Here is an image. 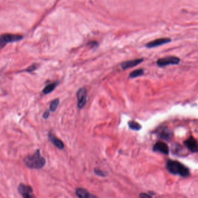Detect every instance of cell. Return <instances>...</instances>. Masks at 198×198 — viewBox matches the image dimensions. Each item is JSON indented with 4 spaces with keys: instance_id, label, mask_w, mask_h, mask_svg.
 Listing matches in <instances>:
<instances>
[{
    "instance_id": "6da1fadb",
    "label": "cell",
    "mask_w": 198,
    "mask_h": 198,
    "mask_svg": "<svg viewBox=\"0 0 198 198\" xmlns=\"http://www.w3.org/2000/svg\"><path fill=\"white\" fill-rule=\"evenodd\" d=\"M23 162L27 167L36 170L41 169L46 163V160L41 156L39 149L36 150L33 155L27 156L23 159Z\"/></svg>"
},
{
    "instance_id": "7a4b0ae2",
    "label": "cell",
    "mask_w": 198,
    "mask_h": 198,
    "mask_svg": "<svg viewBox=\"0 0 198 198\" xmlns=\"http://www.w3.org/2000/svg\"><path fill=\"white\" fill-rule=\"evenodd\" d=\"M167 169L169 172L175 175H179L183 177L189 176V169L182 163L176 160H169L167 163Z\"/></svg>"
},
{
    "instance_id": "3957f363",
    "label": "cell",
    "mask_w": 198,
    "mask_h": 198,
    "mask_svg": "<svg viewBox=\"0 0 198 198\" xmlns=\"http://www.w3.org/2000/svg\"><path fill=\"white\" fill-rule=\"evenodd\" d=\"M22 38L23 37L19 34H4L2 35L0 38V46L1 48H3L7 43L20 41Z\"/></svg>"
},
{
    "instance_id": "277c9868",
    "label": "cell",
    "mask_w": 198,
    "mask_h": 198,
    "mask_svg": "<svg viewBox=\"0 0 198 198\" xmlns=\"http://www.w3.org/2000/svg\"><path fill=\"white\" fill-rule=\"evenodd\" d=\"M180 62L179 58L177 56H168L160 58L157 61V65L160 67H164L169 65H177Z\"/></svg>"
},
{
    "instance_id": "5b68a950",
    "label": "cell",
    "mask_w": 198,
    "mask_h": 198,
    "mask_svg": "<svg viewBox=\"0 0 198 198\" xmlns=\"http://www.w3.org/2000/svg\"><path fill=\"white\" fill-rule=\"evenodd\" d=\"M18 192L24 198H33L35 196L33 195V188L29 185L20 184L18 188Z\"/></svg>"
},
{
    "instance_id": "8992f818",
    "label": "cell",
    "mask_w": 198,
    "mask_h": 198,
    "mask_svg": "<svg viewBox=\"0 0 198 198\" xmlns=\"http://www.w3.org/2000/svg\"><path fill=\"white\" fill-rule=\"evenodd\" d=\"M77 106L79 109H82L87 103V91L84 87L80 88L77 93Z\"/></svg>"
},
{
    "instance_id": "52a82bcc",
    "label": "cell",
    "mask_w": 198,
    "mask_h": 198,
    "mask_svg": "<svg viewBox=\"0 0 198 198\" xmlns=\"http://www.w3.org/2000/svg\"><path fill=\"white\" fill-rule=\"evenodd\" d=\"M170 41H171V39L170 38H165V37L159 38V39L153 40L152 41H150L146 45V46L147 48H149L157 47V46H162L165 44H167V43H170Z\"/></svg>"
},
{
    "instance_id": "ba28073f",
    "label": "cell",
    "mask_w": 198,
    "mask_h": 198,
    "mask_svg": "<svg viewBox=\"0 0 198 198\" xmlns=\"http://www.w3.org/2000/svg\"><path fill=\"white\" fill-rule=\"evenodd\" d=\"M184 144L188 148V149L191 152H198V142L194 138L190 137L189 138L186 139L185 141H184Z\"/></svg>"
},
{
    "instance_id": "9c48e42d",
    "label": "cell",
    "mask_w": 198,
    "mask_h": 198,
    "mask_svg": "<svg viewBox=\"0 0 198 198\" xmlns=\"http://www.w3.org/2000/svg\"><path fill=\"white\" fill-rule=\"evenodd\" d=\"M48 139L59 149H63L65 148V145L62 140L58 138L52 132H49Z\"/></svg>"
},
{
    "instance_id": "30bf717a",
    "label": "cell",
    "mask_w": 198,
    "mask_h": 198,
    "mask_svg": "<svg viewBox=\"0 0 198 198\" xmlns=\"http://www.w3.org/2000/svg\"><path fill=\"white\" fill-rule=\"evenodd\" d=\"M153 151L167 155L169 153V148L168 145L165 142H158L153 146Z\"/></svg>"
},
{
    "instance_id": "8fae6325",
    "label": "cell",
    "mask_w": 198,
    "mask_h": 198,
    "mask_svg": "<svg viewBox=\"0 0 198 198\" xmlns=\"http://www.w3.org/2000/svg\"><path fill=\"white\" fill-rule=\"evenodd\" d=\"M143 61V59H136V60H131L128 61H126L121 63V66L123 69L125 70L131 67H133L137 66L140 64Z\"/></svg>"
},
{
    "instance_id": "7c38bea8",
    "label": "cell",
    "mask_w": 198,
    "mask_h": 198,
    "mask_svg": "<svg viewBox=\"0 0 198 198\" xmlns=\"http://www.w3.org/2000/svg\"><path fill=\"white\" fill-rule=\"evenodd\" d=\"M76 194L79 198H94L96 197V196H94L91 195L88 191L83 188H78L76 189Z\"/></svg>"
},
{
    "instance_id": "4fadbf2b",
    "label": "cell",
    "mask_w": 198,
    "mask_h": 198,
    "mask_svg": "<svg viewBox=\"0 0 198 198\" xmlns=\"http://www.w3.org/2000/svg\"><path fill=\"white\" fill-rule=\"evenodd\" d=\"M57 85H58V83H53L49 84L44 87V88L42 92L45 95L48 94L53 92V91L55 89Z\"/></svg>"
},
{
    "instance_id": "5bb4252c",
    "label": "cell",
    "mask_w": 198,
    "mask_h": 198,
    "mask_svg": "<svg viewBox=\"0 0 198 198\" xmlns=\"http://www.w3.org/2000/svg\"><path fill=\"white\" fill-rule=\"evenodd\" d=\"M128 125L129 128L133 130L138 131L141 128V125H140L138 123H137L135 121H133V120H131V121H128Z\"/></svg>"
},
{
    "instance_id": "9a60e30c",
    "label": "cell",
    "mask_w": 198,
    "mask_h": 198,
    "mask_svg": "<svg viewBox=\"0 0 198 198\" xmlns=\"http://www.w3.org/2000/svg\"><path fill=\"white\" fill-rule=\"evenodd\" d=\"M60 101L59 99H54L53 101L51 104H50V110L51 112H55L57 108L58 107V106L60 105Z\"/></svg>"
},
{
    "instance_id": "2e32d148",
    "label": "cell",
    "mask_w": 198,
    "mask_h": 198,
    "mask_svg": "<svg viewBox=\"0 0 198 198\" xmlns=\"http://www.w3.org/2000/svg\"><path fill=\"white\" fill-rule=\"evenodd\" d=\"M144 73V71L143 69H137V70L132 71V72L130 74L129 77L130 78H135V77L142 76Z\"/></svg>"
},
{
    "instance_id": "e0dca14e",
    "label": "cell",
    "mask_w": 198,
    "mask_h": 198,
    "mask_svg": "<svg viewBox=\"0 0 198 198\" xmlns=\"http://www.w3.org/2000/svg\"><path fill=\"white\" fill-rule=\"evenodd\" d=\"M94 173L100 177H106L108 176V173L106 172L101 170L98 168H95L94 169Z\"/></svg>"
},
{
    "instance_id": "ac0fdd59",
    "label": "cell",
    "mask_w": 198,
    "mask_h": 198,
    "mask_svg": "<svg viewBox=\"0 0 198 198\" xmlns=\"http://www.w3.org/2000/svg\"><path fill=\"white\" fill-rule=\"evenodd\" d=\"M170 134L171 133L169 131H167L166 130H165L161 132L160 134V137H162V138L166 139H169L170 137Z\"/></svg>"
},
{
    "instance_id": "d6986e66",
    "label": "cell",
    "mask_w": 198,
    "mask_h": 198,
    "mask_svg": "<svg viewBox=\"0 0 198 198\" xmlns=\"http://www.w3.org/2000/svg\"><path fill=\"white\" fill-rule=\"evenodd\" d=\"M37 66L36 65H33L31 66H30L29 68H27L26 70H25L26 72H32L34 70H35L37 69Z\"/></svg>"
},
{
    "instance_id": "ffe728a7",
    "label": "cell",
    "mask_w": 198,
    "mask_h": 198,
    "mask_svg": "<svg viewBox=\"0 0 198 198\" xmlns=\"http://www.w3.org/2000/svg\"><path fill=\"white\" fill-rule=\"evenodd\" d=\"M50 110H46V111L44 113H43V118L44 119H47L48 118V117L50 116Z\"/></svg>"
},
{
    "instance_id": "44dd1931",
    "label": "cell",
    "mask_w": 198,
    "mask_h": 198,
    "mask_svg": "<svg viewBox=\"0 0 198 198\" xmlns=\"http://www.w3.org/2000/svg\"><path fill=\"white\" fill-rule=\"evenodd\" d=\"M139 197H142V198H146V197H149V198H151V196L148 195V194H145V193H141L139 195Z\"/></svg>"
}]
</instances>
